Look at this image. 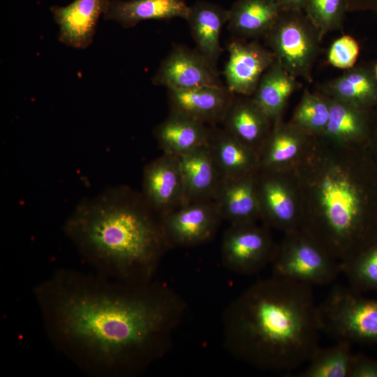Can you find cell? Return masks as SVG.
<instances>
[{
  "label": "cell",
  "instance_id": "6da1fadb",
  "mask_svg": "<svg viewBox=\"0 0 377 377\" xmlns=\"http://www.w3.org/2000/svg\"><path fill=\"white\" fill-rule=\"evenodd\" d=\"M45 332L92 377H131L164 355L186 304L154 280L126 282L59 269L33 290Z\"/></svg>",
  "mask_w": 377,
  "mask_h": 377
},
{
  "label": "cell",
  "instance_id": "7a4b0ae2",
  "mask_svg": "<svg viewBox=\"0 0 377 377\" xmlns=\"http://www.w3.org/2000/svg\"><path fill=\"white\" fill-rule=\"evenodd\" d=\"M223 322L228 351L260 369H295L319 347L312 286L283 278L251 285L228 306Z\"/></svg>",
  "mask_w": 377,
  "mask_h": 377
},
{
  "label": "cell",
  "instance_id": "3957f363",
  "mask_svg": "<svg viewBox=\"0 0 377 377\" xmlns=\"http://www.w3.org/2000/svg\"><path fill=\"white\" fill-rule=\"evenodd\" d=\"M63 230L96 273L121 281L153 280L170 249L161 216L141 193L125 186L81 200Z\"/></svg>",
  "mask_w": 377,
  "mask_h": 377
},
{
  "label": "cell",
  "instance_id": "277c9868",
  "mask_svg": "<svg viewBox=\"0 0 377 377\" xmlns=\"http://www.w3.org/2000/svg\"><path fill=\"white\" fill-rule=\"evenodd\" d=\"M334 286L318 306L320 330L337 341L377 345V299Z\"/></svg>",
  "mask_w": 377,
  "mask_h": 377
},
{
  "label": "cell",
  "instance_id": "5b68a950",
  "mask_svg": "<svg viewBox=\"0 0 377 377\" xmlns=\"http://www.w3.org/2000/svg\"><path fill=\"white\" fill-rule=\"evenodd\" d=\"M264 38L275 59L290 74L312 81V69L323 39L304 11H281Z\"/></svg>",
  "mask_w": 377,
  "mask_h": 377
},
{
  "label": "cell",
  "instance_id": "8992f818",
  "mask_svg": "<svg viewBox=\"0 0 377 377\" xmlns=\"http://www.w3.org/2000/svg\"><path fill=\"white\" fill-rule=\"evenodd\" d=\"M307 237H294L276 251L272 262L273 276L304 283L326 285L341 273V262L322 245Z\"/></svg>",
  "mask_w": 377,
  "mask_h": 377
},
{
  "label": "cell",
  "instance_id": "52a82bcc",
  "mask_svg": "<svg viewBox=\"0 0 377 377\" xmlns=\"http://www.w3.org/2000/svg\"><path fill=\"white\" fill-rule=\"evenodd\" d=\"M221 258L226 269L250 275L272 263L276 253L267 234L250 223L231 224L224 232Z\"/></svg>",
  "mask_w": 377,
  "mask_h": 377
},
{
  "label": "cell",
  "instance_id": "ba28073f",
  "mask_svg": "<svg viewBox=\"0 0 377 377\" xmlns=\"http://www.w3.org/2000/svg\"><path fill=\"white\" fill-rule=\"evenodd\" d=\"M161 219L171 248L194 246L209 241L222 219L214 201L209 200L184 205Z\"/></svg>",
  "mask_w": 377,
  "mask_h": 377
},
{
  "label": "cell",
  "instance_id": "9c48e42d",
  "mask_svg": "<svg viewBox=\"0 0 377 377\" xmlns=\"http://www.w3.org/2000/svg\"><path fill=\"white\" fill-rule=\"evenodd\" d=\"M152 82L168 89L223 85L217 68L196 49L176 45L161 62Z\"/></svg>",
  "mask_w": 377,
  "mask_h": 377
},
{
  "label": "cell",
  "instance_id": "30bf717a",
  "mask_svg": "<svg viewBox=\"0 0 377 377\" xmlns=\"http://www.w3.org/2000/svg\"><path fill=\"white\" fill-rule=\"evenodd\" d=\"M141 194L161 216L184 205V185L178 156L163 153L145 166Z\"/></svg>",
  "mask_w": 377,
  "mask_h": 377
},
{
  "label": "cell",
  "instance_id": "8fae6325",
  "mask_svg": "<svg viewBox=\"0 0 377 377\" xmlns=\"http://www.w3.org/2000/svg\"><path fill=\"white\" fill-rule=\"evenodd\" d=\"M224 69L227 88L235 95L251 96L259 81L275 60L272 52L258 41L235 38L228 46Z\"/></svg>",
  "mask_w": 377,
  "mask_h": 377
},
{
  "label": "cell",
  "instance_id": "7c38bea8",
  "mask_svg": "<svg viewBox=\"0 0 377 377\" xmlns=\"http://www.w3.org/2000/svg\"><path fill=\"white\" fill-rule=\"evenodd\" d=\"M110 0H73L50 10L59 28V40L75 49L87 48L93 42L98 21Z\"/></svg>",
  "mask_w": 377,
  "mask_h": 377
},
{
  "label": "cell",
  "instance_id": "4fadbf2b",
  "mask_svg": "<svg viewBox=\"0 0 377 377\" xmlns=\"http://www.w3.org/2000/svg\"><path fill=\"white\" fill-rule=\"evenodd\" d=\"M235 96L223 85L168 89L170 111L211 126L222 123Z\"/></svg>",
  "mask_w": 377,
  "mask_h": 377
},
{
  "label": "cell",
  "instance_id": "5bb4252c",
  "mask_svg": "<svg viewBox=\"0 0 377 377\" xmlns=\"http://www.w3.org/2000/svg\"><path fill=\"white\" fill-rule=\"evenodd\" d=\"M178 158L184 185V205L214 200L223 177L208 145Z\"/></svg>",
  "mask_w": 377,
  "mask_h": 377
},
{
  "label": "cell",
  "instance_id": "9a60e30c",
  "mask_svg": "<svg viewBox=\"0 0 377 377\" xmlns=\"http://www.w3.org/2000/svg\"><path fill=\"white\" fill-rule=\"evenodd\" d=\"M318 88L325 96L354 107L367 110L377 108V79L374 64L355 65Z\"/></svg>",
  "mask_w": 377,
  "mask_h": 377
},
{
  "label": "cell",
  "instance_id": "2e32d148",
  "mask_svg": "<svg viewBox=\"0 0 377 377\" xmlns=\"http://www.w3.org/2000/svg\"><path fill=\"white\" fill-rule=\"evenodd\" d=\"M212 126L184 114L170 112L154 130L164 154L180 156L208 145Z\"/></svg>",
  "mask_w": 377,
  "mask_h": 377
},
{
  "label": "cell",
  "instance_id": "e0dca14e",
  "mask_svg": "<svg viewBox=\"0 0 377 377\" xmlns=\"http://www.w3.org/2000/svg\"><path fill=\"white\" fill-rule=\"evenodd\" d=\"M229 10L207 1L189 6L186 21L196 45V50L216 68L222 53L220 36L228 22Z\"/></svg>",
  "mask_w": 377,
  "mask_h": 377
},
{
  "label": "cell",
  "instance_id": "ac0fdd59",
  "mask_svg": "<svg viewBox=\"0 0 377 377\" xmlns=\"http://www.w3.org/2000/svg\"><path fill=\"white\" fill-rule=\"evenodd\" d=\"M188 13L189 6L184 0H110L103 18L128 29L145 20H186Z\"/></svg>",
  "mask_w": 377,
  "mask_h": 377
},
{
  "label": "cell",
  "instance_id": "d6986e66",
  "mask_svg": "<svg viewBox=\"0 0 377 377\" xmlns=\"http://www.w3.org/2000/svg\"><path fill=\"white\" fill-rule=\"evenodd\" d=\"M281 12L277 0H237L229 9L228 27L238 39L264 38Z\"/></svg>",
  "mask_w": 377,
  "mask_h": 377
},
{
  "label": "cell",
  "instance_id": "ffe728a7",
  "mask_svg": "<svg viewBox=\"0 0 377 377\" xmlns=\"http://www.w3.org/2000/svg\"><path fill=\"white\" fill-rule=\"evenodd\" d=\"M247 177L223 179L214 200L221 219L231 224L252 223L259 212L258 195Z\"/></svg>",
  "mask_w": 377,
  "mask_h": 377
},
{
  "label": "cell",
  "instance_id": "44dd1931",
  "mask_svg": "<svg viewBox=\"0 0 377 377\" xmlns=\"http://www.w3.org/2000/svg\"><path fill=\"white\" fill-rule=\"evenodd\" d=\"M208 147L223 179L247 176L253 167L251 147L223 128L212 126Z\"/></svg>",
  "mask_w": 377,
  "mask_h": 377
},
{
  "label": "cell",
  "instance_id": "7402d4cb",
  "mask_svg": "<svg viewBox=\"0 0 377 377\" xmlns=\"http://www.w3.org/2000/svg\"><path fill=\"white\" fill-rule=\"evenodd\" d=\"M269 119L250 96H235L222 121L223 128L251 147L263 139Z\"/></svg>",
  "mask_w": 377,
  "mask_h": 377
},
{
  "label": "cell",
  "instance_id": "603a6c76",
  "mask_svg": "<svg viewBox=\"0 0 377 377\" xmlns=\"http://www.w3.org/2000/svg\"><path fill=\"white\" fill-rule=\"evenodd\" d=\"M300 87L297 77L290 74L275 59L262 75L252 98L269 120L274 119Z\"/></svg>",
  "mask_w": 377,
  "mask_h": 377
},
{
  "label": "cell",
  "instance_id": "cb8c5ba5",
  "mask_svg": "<svg viewBox=\"0 0 377 377\" xmlns=\"http://www.w3.org/2000/svg\"><path fill=\"white\" fill-rule=\"evenodd\" d=\"M330 116L325 131L342 139L365 138L371 135V112L329 97Z\"/></svg>",
  "mask_w": 377,
  "mask_h": 377
},
{
  "label": "cell",
  "instance_id": "d4e9b609",
  "mask_svg": "<svg viewBox=\"0 0 377 377\" xmlns=\"http://www.w3.org/2000/svg\"><path fill=\"white\" fill-rule=\"evenodd\" d=\"M352 343L337 341L327 348L318 347L300 377H348L353 357Z\"/></svg>",
  "mask_w": 377,
  "mask_h": 377
},
{
  "label": "cell",
  "instance_id": "484cf974",
  "mask_svg": "<svg viewBox=\"0 0 377 377\" xmlns=\"http://www.w3.org/2000/svg\"><path fill=\"white\" fill-rule=\"evenodd\" d=\"M341 265L352 289L361 293L377 291V237Z\"/></svg>",
  "mask_w": 377,
  "mask_h": 377
},
{
  "label": "cell",
  "instance_id": "4316f807",
  "mask_svg": "<svg viewBox=\"0 0 377 377\" xmlns=\"http://www.w3.org/2000/svg\"><path fill=\"white\" fill-rule=\"evenodd\" d=\"M304 12L322 38L341 29L348 12V0H309Z\"/></svg>",
  "mask_w": 377,
  "mask_h": 377
},
{
  "label": "cell",
  "instance_id": "83f0119b",
  "mask_svg": "<svg viewBox=\"0 0 377 377\" xmlns=\"http://www.w3.org/2000/svg\"><path fill=\"white\" fill-rule=\"evenodd\" d=\"M330 116L328 98L320 92L312 93L305 89L301 102L294 114V121L300 127L325 130Z\"/></svg>",
  "mask_w": 377,
  "mask_h": 377
},
{
  "label": "cell",
  "instance_id": "f1b7e54d",
  "mask_svg": "<svg viewBox=\"0 0 377 377\" xmlns=\"http://www.w3.org/2000/svg\"><path fill=\"white\" fill-rule=\"evenodd\" d=\"M260 194L265 212L270 220L278 225H291L295 209L286 189L274 181H267L261 187Z\"/></svg>",
  "mask_w": 377,
  "mask_h": 377
},
{
  "label": "cell",
  "instance_id": "f546056e",
  "mask_svg": "<svg viewBox=\"0 0 377 377\" xmlns=\"http://www.w3.org/2000/svg\"><path fill=\"white\" fill-rule=\"evenodd\" d=\"M360 53V45L351 36L343 35L332 42L327 59L332 66L349 69L355 66Z\"/></svg>",
  "mask_w": 377,
  "mask_h": 377
},
{
  "label": "cell",
  "instance_id": "4dcf8cb0",
  "mask_svg": "<svg viewBox=\"0 0 377 377\" xmlns=\"http://www.w3.org/2000/svg\"><path fill=\"white\" fill-rule=\"evenodd\" d=\"M298 150L296 137L286 130H277L272 136L265 156V163L277 165L293 158Z\"/></svg>",
  "mask_w": 377,
  "mask_h": 377
},
{
  "label": "cell",
  "instance_id": "1f68e13d",
  "mask_svg": "<svg viewBox=\"0 0 377 377\" xmlns=\"http://www.w3.org/2000/svg\"><path fill=\"white\" fill-rule=\"evenodd\" d=\"M348 377H377V360L354 354Z\"/></svg>",
  "mask_w": 377,
  "mask_h": 377
},
{
  "label": "cell",
  "instance_id": "d6a6232c",
  "mask_svg": "<svg viewBox=\"0 0 377 377\" xmlns=\"http://www.w3.org/2000/svg\"><path fill=\"white\" fill-rule=\"evenodd\" d=\"M360 11L377 13V0H348V12Z\"/></svg>",
  "mask_w": 377,
  "mask_h": 377
},
{
  "label": "cell",
  "instance_id": "836d02e7",
  "mask_svg": "<svg viewBox=\"0 0 377 377\" xmlns=\"http://www.w3.org/2000/svg\"><path fill=\"white\" fill-rule=\"evenodd\" d=\"M309 0H277L281 11H304Z\"/></svg>",
  "mask_w": 377,
  "mask_h": 377
},
{
  "label": "cell",
  "instance_id": "e575fe53",
  "mask_svg": "<svg viewBox=\"0 0 377 377\" xmlns=\"http://www.w3.org/2000/svg\"><path fill=\"white\" fill-rule=\"evenodd\" d=\"M376 123L375 126H372V131H371V135H373L374 139L375 140V142L377 145V117H376Z\"/></svg>",
  "mask_w": 377,
  "mask_h": 377
},
{
  "label": "cell",
  "instance_id": "d590c367",
  "mask_svg": "<svg viewBox=\"0 0 377 377\" xmlns=\"http://www.w3.org/2000/svg\"><path fill=\"white\" fill-rule=\"evenodd\" d=\"M374 73H375L376 77L377 79V63L374 64Z\"/></svg>",
  "mask_w": 377,
  "mask_h": 377
}]
</instances>
